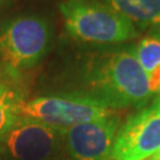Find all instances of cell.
<instances>
[{
    "label": "cell",
    "instance_id": "obj_10",
    "mask_svg": "<svg viewBox=\"0 0 160 160\" xmlns=\"http://www.w3.org/2000/svg\"><path fill=\"white\" fill-rule=\"evenodd\" d=\"M133 52L155 96H160V32L152 31L133 42Z\"/></svg>",
    "mask_w": 160,
    "mask_h": 160
},
{
    "label": "cell",
    "instance_id": "obj_6",
    "mask_svg": "<svg viewBox=\"0 0 160 160\" xmlns=\"http://www.w3.org/2000/svg\"><path fill=\"white\" fill-rule=\"evenodd\" d=\"M158 151H160V96L120 126L109 160H148Z\"/></svg>",
    "mask_w": 160,
    "mask_h": 160
},
{
    "label": "cell",
    "instance_id": "obj_11",
    "mask_svg": "<svg viewBox=\"0 0 160 160\" xmlns=\"http://www.w3.org/2000/svg\"><path fill=\"white\" fill-rule=\"evenodd\" d=\"M48 160H73V159L69 158L67 153H63V155H59V156H55V158L48 159Z\"/></svg>",
    "mask_w": 160,
    "mask_h": 160
},
{
    "label": "cell",
    "instance_id": "obj_1",
    "mask_svg": "<svg viewBox=\"0 0 160 160\" xmlns=\"http://www.w3.org/2000/svg\"><path fill=\"white\" fill-rule=\"evenodd\" d=\"M60 58L59 78L63 87L49 93H69L89 98L118 111L142 108L153 92L133 52V43L120 46L66 47Z\"/></svg>",
    "mask_w": 160,
    "mask_h": 160
},
{
    "label": "cell",
    "instance_id": "obj_9",
    "mask_svg": "<svg viewBox=\"0 0 160 160\" xmlns=\"http://www.w3.org/2000/svg\"><path fill=\"white\" fill-rule=\"evenodd\" d=\"M139 28L160 32V0H103Z\"/></svg>",
    "mask_w": 160,
    "mask_h": 160
},
{
    "label": "cell",
    "instance_id": "obj_8",
    "mask_svg": "<svg viewBox=\"0 0 160 160\" xmlns=\"http://www.w3.org/2000/svg\"><path fill=\"white\" fill-rule=\"evenodd\" d=\"M26 100L24 72L0 63V144L22 116Z\"/></svg>",
    "mask_w": 160,
    "mask_h": 160
},
{
    "label": "cell",
    "instance_id": "obj_5",
    "mask_svg": "<svg viewBox=\"0 0 160 160\" xmlns=\"http://www.w3.org/2000/svg\"><path fill=\"white\" fill-rule=\"evenodd\" d=\"M66 152L64 129L20 116L0 144L3 160H48Z\"/></svg>",
    "mask_w": 160,
    "mask_h": 160
},
{
    "label": "cell",
    "instance_id": "obj_7",
    "mask_svg": "<svg viewBox=\"0 0 160 160\" xmlns=\"http://www.w3.org/2000/svg\"><path fill=\"white\" fill-rule=\"evenodd\" d=\"M120 126L113 113L64 129L66 153L73 160H109Z\"/></svg>",
    "mask_w": 160,
    "mask_h": 160
},
{
    "label": "cell",
    "instance_id": "obj_3",
    "mask_svg": "<svg viewBox=\"0 0 160 160\" xmlns=\"http://www.w3.org/2000/svg\"><path fill=\"white\" fill-rule=\"evenodd\" d=\"M53 44L55 27L42 13H20L0 23V63L22 72L38 67Z\"/></svg>",
    "mask_w": 160,
    "mask_h": 160
},
{
    "label": "cell",
    "instance_id": "obj_2",
    "mask_svg": "<svg viewBox=\"0 0 160 160\" xmlns=\"http://www.w3.org/2000/svg\"><path fill=\"white\" fill-rule=\"evenodd\" d=\"M68 39L83 46H120L139 40L140 29L103 0H64L59 6Z\"/></svg>",
    "mask_w": 160,
    "mask_h": 160
},
{
    "label": "cell",
    "instance_id": "obj_13",
    "mask_svg": "<svg viewBox=\"0 0 160 160\" xmlns=\"http://www.w3.org/2000/svg\"><path fill=\"white\" fill-rule=\"evenodd\" d=\"M0 160H3V159H2V158H0Z\"/></svg>",
    "mask_w": 160,
    "mask_h": 160
},
{
    "label": "cell",
    "instance_id": "obj_4",
    "mask_svg": "<svg viewBox=\"0 0 160 160\" xmlns=\"http://www.w3.org/2000/svg\"><path fill=\"white\" fill-rule=\"evenodd\" d=\"M116 111L89 98L69 93H43L27 99L22 116L31 118L60 129H67L82 123L99 120Z\"/></svg>",
    "mask_w": 160,
    "mask_h": 160
},
{
    "label": "cell",
    "instance_id": "obj_12",
    "mask_svg": "<svg viewBox=\"0 0 160 160\" xmlns=\"http://www.w3.org/2000/svg\"><path fill=\"white\" fill-rule=\"evenodd\" d=\"M148 160H160V151H158L151 159H148Z\"/></svg>",
    "mask_w": 160,
    "mask_h": 160
}]
</instances>
